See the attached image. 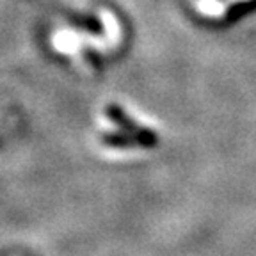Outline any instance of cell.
<instances>
[{
	"instance_id": "cell-1",
	"label": "cell",
	"mask_w": 256,
	"mask_h": 256,
	"mask_svg": "<svg viewBox=\"0 0 256 256\" xmlns=\"http://www.w3.org/2000/svg\"><path fill=\"white\" fill-rule=\"evenodd\" d=\"M105 114H107L108 120H110L112 123H116L123 132L132 134V136L137 139V144H139L140 148H148V150L156 148V144H158V136H156L153 130H150V128L139 126L136 121L130 120L128 114L120 107V105H116V104L107 105Z\"/></svg>"
},
{
	"instance_id": "cell-2",
	"label": "cell",
	"mask_w": 256,
	"mask_h": 256,
	"mask_svg": "<svg viewBox=\"0 0 256 256\" xmlns=\"http://www.w3.org/2000/svg\"><path fill=\"white\" fill-rule=\"evenodd\" d=\"M102 142H104L105 146H110V148H136V146H139L136 137L128 132L104 134V136H102Z\"/></svg>"
},
{
	"instance_id": "cell-3",
	"label": "cell",
	"mask_w": 256,
	"mask_h": 256,
	"mask_svg": "<svg viewBox=\"0 0 256 256\" xmlns=\"http://www.w3.org/2000/svg\"><path fill=\"white\" fill-rule=\"evenodd\" d=\"M200 8L203 9L204 12H206V14H220V12L224 11V8L222 6L219 4V2H217V0H204V2H201L200 4Z\"/></svg>"
}]
</instances>
